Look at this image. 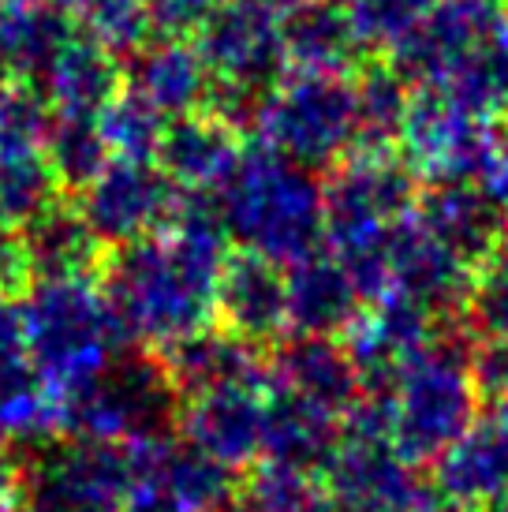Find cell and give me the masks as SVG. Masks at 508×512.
Here are the masks:
<instances>
[{"label": "cell", "mask_w": 508, "mask_h": 512, "mask_svg": "<svg viewBox=\"0 0 508 512\" xmlns=\"http://www.w3.org/2000/svg\"><path fill=\"white\" fill-rule=\"evenodd\" d=\"M232 247L217 195H184L161 232L105 251L98 285L124 344L165 352L213 326L217 281Z\"/></svg>", "instance_id": "1"}, {"label": "cell", "mask_w": 508, "mask_h": 512, "mask_svg": "<svg viewBox=\"0 0 508 512\" xmlns=\"http://www.w3.org/2000/svg\"><path fill=\"white\" fill-rule=\"evenodd\" d=\"M232 243L281 266L325 247V199L318 172L303 169L269 146L243 150L236 172L217 191Z\"/></svg>", "instance_id": "2"}, {"label": "cell", "mask_w": 508, "mask_h": 512, "mask_svg": "<svg viewBox=\"0 0 508 512\" xmlns=\"http://www.w3.org/2000/svg\"><path fill=\"white\" fill-rule=\"evenodd\" d=\"M471 352L475 337L464 322H441L389 389L393 445L415 468H430L479 415Z\"/></svg>", "instance_id": "3"}, {"label": "cell", "mask_w": 508, "mask_h": 512, "mask_svg": "<svg viewBox=\"0 0 508 512\" xmlns=\"http://www.w3.org/2000/svg\"><path fill=\"white\" fill-rule=\"evenodd\" d=\"M19 311L34 367L57 400L127 348L101 296L98 273L34 277L19 296Z\"/></svg>", "instance_id": "4"}, {"label": "cell", "mask_w": 508, "mask_h": 512, "mask_svg": "<svg viewBox=\"0 0 508 512\" xmlns=\"http://www.w3.org/2000/svg\"><path fill=\"white\" fill-rule=\"evenodd\" d=\"M180 408L184 397L161 352L135 344L113 352L86 382L60 397V419L68 434L113 445L169 438L180 427Z\"/></svg>", "instance_id": "5"}, {"label": "cell", "mask_w": 508, "mask_h": 512, "mask_svg": "<svg viewBox=\"0 0 508 512\" xmlns=\"http://www.w3.org/2000/svg\"><path fill=\"white\" fill-rule=\"evenodd\" d=\"M15 449H19L15 512H127L131 498L127 445L60 430Z\"/></svg>", "instance_id": "6"}, {"label": "cell", "mask_w": 508, "mask_h": 512, "mask_svg": "<svg viewBox=\"0 0 508 512\" xmlns=\"http://www.w3.org/2000/svg\"><path fill=\"white\" fill-rule=\"evenodd\" d=\"M251 135L303 169H333L355 150L352 75L288 72L258 101Z\"/></svg>", "instance_id": "7"}, {"label": "cell", "mask_w": 508, "mask_h": 512, "mask_svg": "<svg viewBox=\"0 0 508 512\" xmlns=\"http://www.w3.org/2000/svg\"><path fill=\"white\" fill-rule=\"evenodd\" d=\"M423 180L396 150H352L322 172L325 243L393 232L415 214Z\"/></svg>", "instance_id": "8"}, {"label": "cell", "mask_w": 508, "mask_h": 512, "mask_svg": "<svg viewBox=\"0 0 508 512\" xmlns=\"http://www.w3.org/2000/svg\"><path fill=\"white\" fill-rule=\"evenodd\" d=\"M497 131L501 124L471 116L438 86H411L396 154L408 161L423 184L482 180L497 150Z\"/></svg>", "instance_id": "9"}, {"label": "cell", "mask_w": 508, "mask_h": 512, "mask_svg": "<svg viewBox=\"0 0 508 512\" xmlns=\"http://www.w3.org/2000/svg\"><path fill=\"white\" fill-rule=\"evenodd\" d=\"M318 479L325 505L337 512H419L434 494V486L400 456L393 441L348 427L340 430L337 449Z\"/></svg>", "instance_id": "10"}, {"label": "cell", "mask_w": 508, "mask_h": 512, "mask_svg": "<svg viewBox=\"0 0 508 512\" xmlns=\"http://www.w3.org/2000/svg\"><path fill=\"white\" fill-rule=\"evenodd\" d=\"M184 191L157 161L109 157L105 169L75 195V206L105 251L154 236L169 225Z\"/></svg>", "instance_id": "11"}, {"label": "cell", "mask_w": 508, "mask_h": 512, "mask_svg": "<svg viewBox=\"0 0 508 512\" xmlns=\"http://www.w3.org/2000/svg\"><path fill=\"white\" fill-rule=\"evenodd\" d=\"M127 453H131L127 512H221L240 494L236 471L180 438V430L169 438L127 445Z\"/></svg>", "instance_id": "12"}, {"label": "cell", "mask_w": 508, "mask_h": 512, "mask_svg": "<svg viewBox=\"0 0 508 512\" xmlns=\"http://www.w3.org/2000/svg\"><path fill=\"white\" fill-rule=\"evenodd\" d=\"M195 45L213 86L243 90V94H269L288 75L281 15L251 4V0H221L206 27L195 34Z\"/></svg>", "instance_id": "13"}, {"label": "cell", "mask_w": 508, "mask_h": 512, "mask_svg": "<svg viewBox=\"0 0 508 512\" xmlns=\"http://www.w3.org/2000/svg\"><path fill=\"white\" fill-rule=\"evenodd\" d=\"M266 404L269 374L251 382H228L184 397L180 438L198 445L206 456L232 471H247L266 449Z\"/></svg>", "instance_id": "14"}, {"label": "cell", "mask_w": 508, "mask_h": 512, "mask_svg": "<svg viewBox=\"0 0 508 512\" xmlns=\"http://www.w3.org/2000/svg\"><path fill=\"white\" fill-rule=\"evenodd\" d=\"M213 322L258 352H269L292 333L288 326V266L232 247L217 281Z\"/></svg>", "instance_id": "15"}, {"label": "cell", "mask_w": 508, "mask_h": 512, "mask_svg": "<svg viewBox=\"0 0 508 512\" xmlns=\"http://www.w3.org/2000/svg\"><path fill=\"white\" fill-rule=\"evenodd\" d=\"M438 326V318L426 314L419 303L404 299L400 292H385V296L370 299L340 341L363 378V389L389 393L400 370L438 333Z\"/></svg>", "instance_id": "16"}, {"label": "cell", "mask_w": 508, "mask_h": 512, "mask_svg": "<svg viewBox=\"0 0 508 512\" xmlns=\"http://www.w3.org/2000/svg\"><path fill=\"white\" fill-rule=\"evenodd\" d=\"M389 255H393V285H389V292H400L404 299L419 303L438 322H460L467 296H471V281H475L471 262L452 255L445 243L434 240L415 221V214L393 228Z\"/></svg>", "instance_id": "17"}, {"label": "cell", "mask_w": 508, "mask_h": 512, "mask_svg": "<svg viewBox=\"0 0 508 512\" xmlns=\"http://www.w3.org/2000/svg\"><path fill=\"white\" fill-rule=\"evenodd\" d=\"M60 430V400L34 367L19 296H0V434L15 445H30Z\"/></svg>", "instance_id": "18"}, {"label": "cell", "mask_w": 508, "mask_h": 512, "mask_svg": "<svg viewBox=\"0 0 508 512\" xmlns=\"http://www.w3.org/2000/svg\"><path fill=\"white\" fill-rule=\"evenodd\" d=\"M430 486L475 509L508 490V400L482 404L471 427L430 464Z\"/></svg>", "instance_id": "19"}, {"label": "cell", "mask_w": 508, "mask_h": 512, "mask_svg": "<svg viewBox=\"0 0 508 512\" xmlns=\"http://www.w3.org/2000/svg\"><path fill=\"white\" fill-rule=\"evenodd\" d=\"M124 90L146 101L165 120L210 109L213 75L195 38H146L127 57Z\"/></svg>", "instance_id": "20"}, {"label": "cell", "mask_w": 508, "mask_h": 512, "mask_svg": "<svg viewBox=\"0 0 508 512\" xmlns=\"http://www.w3.org/2000/svg\"><path fill=\"white\" fill-rule=\"evenodd\" d=\"M243 150H247L243 128L213 109H198L169 120L157 165L169 172L172 184L184 195H217L236 172Z\"/></svg>", "instance_id": "21"}, {"label": "cell", "mask_w": 508, "mask_h": 512, "mask_svg": "<svg viewBox=\"0 0 508 512\" xmlns=\"http://www.w3.org/2000/svg\"><path fill=\"white\" fill-rule=\"evenodd\" d=\"M415 221L445 243L452 255L479 266L508 236V217L479 180H434L423 184L415 202Z\"/></svg>", "instance_id": "22"}, {"label": "cell", "mask_w": 508, "mask_h": 512, "mask_svg": "<svg viewBox=\"0 0 508 512\" xmlns=\"http://www.w3.org/2000/svg\"><path fill=\"white\" fill-rule=\"evenodd\" d=\"M30 83L49 105V116L98 120L101 109L124 90V68L113 49L75 30Z\"/></svg>", "instance_id": "23"}, {"label": "cell", "mask_w": 508, "mask_h": 512, "mask_svg": "<svg viewBox=\"0 0 508 512\" xmlns=\"http://www.w3.org/2000/svg\"><path fill=\"white\" fill-rule=\"evenodd\" d=\"M269 385H281L296 397H307L329 412L344 415L363 393V378L340 337L288 333L266 352Z\"/></svg>", "instance_id": "24"}, {"label": "cell", "mask_w": 508, "mask_h": 512, "mask_svg": "<svg viewBox=\"0 0 508 512\" xmlns=\"http://www.w3.org/2000/svg\"><path fill=\"white\" fill-rule=\"evenodd\" d=\"M367 299L329 251L299 258L288 266V326L311 337H344Z\"/></svg>", "instance_id": "25"}, {"label": "cell", "mask_w": 508, "mask_h": 512, "mask_svg": "<svg viewBox=\"0 0 508 512\" xmlns=\"http://www.w3.org/2000/svg\"><path fill=\"white\" fill-rule=\"evenodd\" d=\"M288 72L352 75L367 53L355 38L344 0H303L281 15Z\"/></svg>", "instance_id": "26"}, {"label": "cell", "mask_w": 508, "mask_h": 512, "mask_svg": "<svg viewBox=\"0 0 508 512\" xmlns=\"http://www.w3.org/2000/svg\"><path fill=\"white\" fill-rule=\"evenodd\" d=\"M344 430V415L329 412L307 397H296L281 385H269L266 404V460H281L292 468L318 471L333 456Z\"/></svg>", "instance_id": "27"}, {"label": "cell", "mask_w": 508, "mask_h": 512, "mask_svg": "<svg viewBox=\"0 0 508 512\" xmlns=\"http://www.w3.org/2000/svg\"><path fill=\"white\" fill-rule=\"evenodd\" d=\"M161 359H165L180 397H195L202 389H217V385L228 382H251V378H266L269 374L266 352L232 337L217 322L165 348Z\"/></svg>", "instance_id": "28"}, {"label": "cell", "mask_w": 508, "mask_h": 512, "mask_svg": "<svg viewBox=\"0 0 508 512\" xmlns=\"http://www.w3.org/2000/svg\"><path fill=\"white\" fill-rule=\"evenodd\" d=\"M27 243L30 273L34 277H71V273H98L105 247L83 221L75 199H53L42 214L19 228Z\"/></svg>", "instance_id": "29"}, {"label": "cell", "mask_w": 508, "mask_h": 512, "mask_svg": "<svg viewBox=\"0 0 508 512\" xmlns=\"http://www.w3.org/2000/svg\"><path fill=\"white\" fill-rule=\"evenodd\" d=\"M75 30L79 27L64 8L34 0H0V68L12 79L30 83Z\"/></svg>", "instance_id": "30"}, {"label": "cell", "mask_w": 508, "mask_h": 512, "mask_svg": "<svg viewBox=\"0 0 508 512\" xmlns=\"http://www.w3.org/2000/svg\"><path fill=\"white\" fill-rule=\"evenodd\" d=\"M438 90L471 116L501 124L508 101V15L467 49Z\"/></svg>", "instance_id": "31"}, {"label": "cell", "mask_w": 508, "mask_h": 512, "mask_svg": "<svg viewBox=\"0 0 508 512\" xmlns=\"http://www.w3.org/2000/svg\"><path fill=\"white\" fill-rule=\"evenodd\" d=\"M355 90V150H396L411 83L385 57H367L352 72Z\"/></svg>", "instance_id": "32"}, {"label": "cell", "mask_w": 508, "mask_h": 512, "mask_svg": "<svg viewBox=\"0 0 508 512\" xmlns=\"http://www.w3.org/2000/svg\"><path fill=\"white\" fill-rule=\"evenodd\" d=\"M45 157L57 176V187L75 199L109 161V146L101 139L98 120H75V116H49L45 135Z\"/></svg>", "instance_id": "33"}, {"label": "cell", "mask_w": 508, "mask_h": 512, "mask_svg": "<svg viewBox=\"0 0 508 512\" xmlns=\"http://www.w3.org/2000/svg\"><path fill=\"white\" fill-rule=\"evenodd\" d=\"M240 498L254 512H322L325 505L322 479L314 471L266 460V456L247 468V479L240 483Z\"/></svg>", "instance_id": "34"}, {"label": "cell", "mask_w": 508, "mask_h": 512, "mask_svg": "<svg viewBox=\"0 0 508 512\" xmlns=\"http://www.w3.org/2000/svg\"><path fill=\"white\" fill-rule=\"evenodd\" d=\"M169 120L154 113L146 101L120 90L98 116V131L113 157H135V161H157L161 139Z\"/></svg>", "instance_id": "35"}, {"label": "cell", "mask_w": 508, "mask_h": 512, "mask_svg": "<svg viewBox=\"0 0 508 512\" xmlns=\"http://www.w3.org/2000/svg\"><path fill=\"white\" fill-rule=\"evenodd\" d=\"M460 322L475 341H508V236L494 255L475 266Z\"/></svg>", "instance_id": "36"}, {"label": "cell", "mask_w": 508, "mask_h": 512, "mask_svg": "<svg viewBox=\"0 0 508 512\" xmlns=\"http://www.w3.org/2000/svg\"><path fill=\"white\" fill-rule=\"evenodd\" d=\"M221 0H146L154 38H195Z\"/></svg>", "instance_id": "37"}, {"label": "cell", "mask_w": 508, "mask_h": 512, "mask_svg": "<svg viewBox=\"0 0 508 512\" xmlns=\"http://www.w3.org/2000/svg\"><path fill=\"white\" fill-rule=\"evenodd\" d=\"M471 374L482 404L508 400V341H475Z\"/></svg>", "instance_id": "38"}, {"label": "cell", "mask_w": 508, "mask_h": 512, "mask_svg": "<svg viewBox=\"0 0 508 512\" xmlns=\"http://www.w3.org/2000/svg\"><path fill=\"white\" fill-rule=\"evenodd\" d=\"M30 281H34V273H30L23 232L0 225V296H23Z\"/></svg>", "instance_id": "39"}, {"label": "cell", "mask_w": 508, "mask_h": 512, "mask_svg": "<svg viewBox=\"0 0 508 512\" xmlns=\"http://www.w3.org/2000/svg\"><path fill=\"white\" fill-rule=\"evenodd\" d=\"M479 184L490 191V199H494L497 206H501V214L508 217V128L497 131V150H494V157H490L486 172H482Z\"/></svg>", "instance_id": "40"}, {"label": "cell", "mask_w": 508, "mask_h": 512, "mask_svg": "<svg viewBox=\"0 0 508 512\" xmlns=\"http://www.w3.org/2000/svg\"><path fill=\"white\" fill-rule=\"evenodd\" d=\"M19 498V449L12 438L0 434V512H15Z\"/></svg>", "instance_id": "41"}, {"label": "cell", "mask_w": 508, "mask_h": 512, "mask_svg": "<svg viewBox=\"0 0 508 512\" xmlns=\"http://www.w3.org/2000/svg\"><path fill=\"white\" fill-rule=\"evenodd\" d=\"M419 512H482V509H475V505H464V501L441 498V494H430V501H426Z\"/></svg>", "instance_id": "42"}, {"label": "cell", "mask_w": 508, "mask_h": 512, "mask_svg": "<svg viewBox=\"0 0 508 512\" xmlns=\"http://www.w3.org/2000/svg\"><path fill=\"white\" fill-rule=\"evenodd\" d=\"M251 4H262V8H269V12L284 15L288 8H296V4H303V0H251Z\"/></svg>", "instance_id": "43"}, {"label": "cell", "mask_w": 508, "mask_h": 512, "mask_svg": "<svg viewBox=\"0 0 508 512\" xmlns=\"http://www.w3.org/2000/svg\"><path fill=\"white\" fill-rule=\"evenodd\" d=\"M221 512H254V509H251V505H247V501L240 498V494H236V498L228 501V505H225V509H221Z\"/></svg>", "instance_id": "44"}, {"label": "cell", "mask_w": 508, "mask_h": 512, "mask_svg": "<svg viewBox=\"0 0 508 512\" xmlns=\"http://www.w3.org/2000/svg\"><path fill=\"white\" fill-rule=\"evenodd\" d=\"M34 4H49V8H64V12H68L71 0H34Z\"/></svg>", "instance_id": "45"}, {"label": "cell", "mask_w": 508, "mask_h": 512, "mask_svg": "<svg viewBox=\"0 0 508 512\" xmlns=\"http://www.w3.org/2000/svg\"><path fill=\"white\" fill-rule=\"evenodd\" d=\"M501 128H508V101H505V113H501Z\"/></svg>", "instance_id": "46"}, {"label": "cell", "mask_w": 508, "mask_h": 512, "mask_svg": "<svg viewBox=\"0 0 508 512\" xmlns=\"http://www.w3.org/2000/svg\"><path fill=\"white\" fill-rule=\"evenodd\" d=\"M322 512H337V509H333V505H322Z\"/></svg>", "instance_id": "47"}]
</instances>
